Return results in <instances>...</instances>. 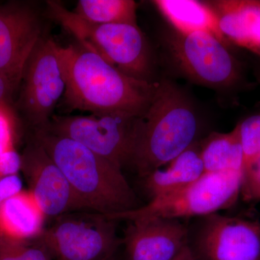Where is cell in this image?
Returning <instances> with one entry per match:
<instances>
[{"instance_id":"obj_26","label":"cell","mask_w":260,"mask_h":260,"mask_svg":"<svg viewBox=\"0 0 260 260\" xmlns=\"http://www.w3.org/2000/svg\"><path fill=\"white\" fill-rule=\"evenodd\" d=\"M257 80H258V81H259V83H260V73L259 75H258Z\"/></svg>"},{"instance_id":"obj_6","label":"cell","mask_w":260,"mask_h":260,"mask_svg":"<svg viewBox=\"0 0 260 260\" xmlns=\"http://www.w3.org/2000/svg\"><path fill=\"white\" fill-rule=\"evenodd\" d=\"M61 47L52 38L43 37L34 48L24 68L15 107L32 129L47 125L66 84L61 66Z\"/></svg>"},{"instance_id":"obj_20","label":"cell","mask_w":260,"mask_h":260,"mask_svg":"<svg viewBox=\"0 0 260 260\" xmlns=\"http://www.w3.org/2000/svg\"><path fill=\"white\" fill-rule=\"evenodd\" d=\"M238 125L244 167L260 154V114L251 116Z\"/></svg>"},{"instance_id":"obj_4","label":"cell","mask_w":260,"mask_h":260,"mask_svg":"<svg viewBox=\"0 0 260 260\" xmlns=\"http://www.w3.org/2000/svg\"><path fill=\"white\" fill-rule=\"evenodd\" d=\"M242 172L205 173L179 190L150 200L125 213L107 215L113 220L203 218L231 208L240 197Z\"/></svg>"},{"instance_id":"obj_17","label":"cell","mask_w":260,"mask_h":260,"mask_svg":"<svg viewBox=\"0 0 260 260\" xmlns=\"http://www.w3.org/2000/svg\"><path fill=\"white\" fill-rule=\"evenodd\" d=\"M205 173L242 172L244 155L239 125L229 133H212L200 147Z\"/></svg>"},{"instance_id":"obj_22","label":"cell","mask_w":260,"mask_h":260,"mask_svg":"<svg viewBox=\"0 0 260 260\" xmlns=\"http://www.w3.org/2000/svg\"><path fill=\"white\" fill-rule=\"evenodd\" d=\"M16 90L4 75L0 73V116L8 123L14 119V95Z\"/></svg>"},{"instance_id":"obj_14","label":"cell","mask_w":260,"mask_h":260,"mask_svg":"<svg viewBox=\"0 0 260 260\" xmlns=\"http://www.w3.org/2000/svg\"><path fill=\"white\" fill-rule=\"evenodd\" d=\"M205 174L200 148L195 143L165 167L145 178L150 200L179 190Z\"/></svg>"},{"instance_id":"obj_19","label":"cell","mask_w":260,"mask_h":260,"mask_svg":"<svg viewBox=\"0 0 260 260\" xmlns=\"http://www.w3.org/2000/svg\"><path fill=\"white\" fill-rule=\"evenodd\" d=\"M0 260H54L39 241L18 240L0 234Z\"/></svg>"},{"instance_id":"obj_10","label":"cell","mask_w":260,"mask_h":260,"mask_svg":"<svg viewBox=\"0 0 260 260\" xmlns=\"http://www.w3.org/2000/svg\"><path fill=\"white\" fill-rule=\"evenodd\" d=\"M20 157L29 191L47 218L86 210L61 169L31 136Z\"/></svg>"},{"instance_id":"obj_13","label":"cell","mask_w":260,"mask_h":260,"mask_svg":"<svg viewBox=\"0 0 260 260\" xmlns=\"http://www.w3.org/2000/svg\"><path fill=\"white\" fill-rule=\"evenodd\" d=\"M215 5L225 39L260 56V1L225 0Z\"/></svg>"},{"instance_id":"obj_7","label":"cell","mask_w":260,"mask_h":260,"mask_svg":"<svg viewBox=\"0 0 260 260\" xmlns=\"http://www.w3.org/2000/svg\"><path fill=\"white\" fill-rule=\"evenodd\" d=\"M121 114H54L44 129L75 140L122 171L128 167L135 118Z\"/></svg>"},{"instance_id":"obj_12","label":"cell","mask_w":260,"mask_h":260,"mask_svg":"<svg viewBox=\"0 0 260 260\" xmlns=\"http://www.w3.org/2000/svg\"><path fill=\"white\" fill-rule=\"evenodd\" d=\"M129 222L122 239L127 260H174L189 246V229L177 219Z\"/></svg>"},{"instance_id":"obj_25","label":"cell","mask_w":260,"mask_h":260,"mask_svg":"<svg viewBox=\"0 0 260 260\" xmlns=\"http://www.w3.org/2000/svg\"><path fill=\"white\" fill-rule=\"evenodd\" d=\"M174 260H195L194 256L189 246H186L185 249H183L180 254H179Z\"/></svg>"},{"instance_id":"obj_11","label":"cell","mask_w":260,"mask_h":260,"mask_svg":"<svg viewBox=\"0 0 260 260\" xmlns=\"http://www.w3.org/2000/svg\"><path fill=\"white\" fill-rule=\"evenodd\" d=\"M43 37L42 19L31 5L14 1L0 5V73L16 92L29 56Z\"/></svg>"},{"instance_id":"obj_18","label":"cell","mask_w":260,"mask_h":260,"mask_svg":"<svg viewBox=\"0 0 260 260\" xmlns=\"http://www.w3.org/2000/svg\"><path fill=\"white\" fill-rule=\"evenodd\" d=\"M136 8L133 0H79L73 12L89 23L138 25Z\"/></svg>"},{"instance_id":"obj_24","label":"cell","mask_w":260,"mask_h":260,"mask_svg":"<svg viewBox=\"0 0 260 260\" xmlns=\"http://www.w3.org/2000/svg\"><path fill=\"white\" fill-rule=\"evenodd\" d=\"M20 170V157L8 150L0 153V177L16 174Z\"/></svg>"},{"instance_id":"obj_1","label":"cell","mask_w":260,"mask_h":260,"mask_svg":"<svg viewBox=\"0 0 260 260\" xmlns=\"http://www.w3.org/2000/svg\"><path fill=\"white\" fill-rule=\"evenodd\" d=\"M60 56L68 110L140 116L148 109L155 83L128 76L79 44L61 47Z\"/></svg>"},{"instance_id":"obj_3","label":"cell","mask_w":260,"mask_h":260,"mask_svg":"<svg viewBox=\"0 0 260 260\" xmlns=\"http://www.w3.org/2000/svg\"><path fill=\"white\" fill-rule=\"evenodd\" d=\"M31 136L61 169L85 210L106 215L141 207L122 171L75 140L44 129Z\"/></svg>"},{"instance_id":"obj_23","label":"cell","mask_w":260,"mask_h":260,"mask_svg":"<svg viewBox=\"0 0 260 260\" xmlns=\"http://www.w3.org/2000/svg\"><path fill=\"white\" fill-rule=\"evenodd\" d=\"M23 182L18 174L0 177V208L7 200L21 192Z\"/></svg>"},{"instance_id":"obj_27","label":"cell","mask_w":260,"mask_h":260,"mask_svg":"<svg viewBox=\"0 0 260 260\" xmlns=\"http://www.w3.org/2000/svg\"><path fill=\"white\" fill-rule=\"evenodd\" d=\"M111 260H115V257L113 258V259H111Z\"/></svg>"},{"instance_id":"obj_2","label":"cell","mask_w":260,"mask_h":260,"mask_svg":"<svg viewBox=\"0 0 260 260\" xmlns=\"http://www.w3.org/2000/svg\"><path fill=\"white\" fill-rule=\"evenodd\" d=\"M198 132V118L182 92L167 80L155 83L148 109L135 118L128 166L145 179L194 144Z\"/></svg>"},{"instance_id":"obj_8","label":"cell","mask_w":260,"mask_h":260,"mask_svg":"<svg viewBox=\"0 0 260 260\" xmlns=\"http://www.w3.org/2000/svg\"><path fill=\"white\" fill-rule=\"evenodd\" d=\"M189 246L195 260H260V223L211 214L203 217Z\"/></svg>"},{"instance_id":"obj_15","label":"cell","mask_w":260,"mask_h":260,"mask_svg":"<svg viewBox=\"0 0 260 260\" xmlns=\"http://www.w3.org/2000/svg\"><path fill=\"white\" fill-rule=\"evenodd\" d=\"M47 217L30 191H22L5 201L0 208V234L18 240L37 239Z\"/></svg>"},{"instance_id":"obj_21","label":"cell","mask_w":260,"mask_h":260,"mask_svg":"<svg viewBox=\"0 0 260 260\" xmlns=\"http://www.w3.org/2000/svg\"><path fill=\"white\" fill-rule=\"evenodd\" d=\"M240 197L246 203L260 201V154L243 169Z\"/></svg>"},{"instance_id":"obj_9","label":"cell","mask_w":260,"mask_h":260,"mask_svg":"<svg viewBox=\"0 0 260 260\" xmlns=\"http://www.w3.org/2000/svg\"><path fill=\"white\" fill-rule=\"evenodd\" d=\"M169 45L179 68L194 81L208 86L227 87L239 78L237 61L225 44L212 34L177 32Z\"/></svg>"},{"instance_id":"obj_16","label":"cell","mask_w":260,"mask_h":260,"mask_svg":"<svg viewBox=\"0 0 260 260\" xmlns=\"http://www.w3.org/2000/svg\"><path fill=\"white\" fill-rule=\"evenodd\" d=\"M179 34L206 32L225 44L218 16L213 9L193 0H157L153 2Z\"/></svg>"},{"instance_id":"obj_5","label":"cell","mask_w":260,"mask_h":260,"mask_svg":"<svg viewBox=\"0 0 260 260\" xmlns=\"http://www.w3.org/2000/svg\"><path fill=\"white\" fill-rule=\"evenodd\" d=\"M118 221L88 210L53 218L38 239L54 260H111L122 244Z\"/></svg>"}]
</instances>
